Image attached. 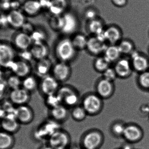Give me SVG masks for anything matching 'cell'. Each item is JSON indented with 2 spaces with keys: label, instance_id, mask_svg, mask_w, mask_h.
<instances>
[{
  "label": "cell",
  "instance_id": "obj_35",
  "mask_svg": "<svg viewBox=\"0 0 149 149\" xmlns=\"http://www.w3.org/2000/svg\"><path fill=\"white\" fill-rule=\"evenodd\" d=\"M45 103L49 109L62 104V101L57 93L45 96Z\"/></svg>",
  "mask_w": 149,
  "mask_h": 149
},
{
  "label": "cell",
  "instance_id": "obj_28",
  "mask_svg": "<svg viewBox=\"0 0 149 149\" xmlns=\"http://www.w3.org/2000/svg\"><path fill=\"white\" fill-rule=\"evenodd\" d=\"M14 143L15 139L13 134L0 130V149H10Z\"/></svg>",
  "mask_w": 149,
  "mask_h": 149
},
{
  "label": "cell",
  "instance_id": "obj_40",
  "mask_svg": "<svg viewBox=\"0 0 149 149\" xmlns=\"http://www.w3.org/2000/svg\"><path fill=\"white\" fill-rule=\"evenodd\" d=\"M102 74L103 78L112 82H113L118 78L114 68L111 66L104 71Z\"/></svg>",
  "mask_w": 149,
  "mask_h": 149
},
{
  "label": "cell",
  "instance_id": "obj_38",
  "mask_svg": "<svg viewBox=\"0 0 149 149\" xmlns=\"http://www.w3.org/2000/svg\"><path fill=\"white\" fill-rule=\"evenodd\" d=\"M138 82L142 88L149 89V71L140 73L138 78Z\"/></svg>",
  "mask_w": 149,
  "mask_h": 149
},
{
  "label": "cell",
  "instance_id": "obj_6",
  "mask_svg": "<svg viewBox=\"0 0 149 149\" xmlns=\"http://www.w3.org/2000/svg\"><path fill=\"white\" fill-rule=\"evenodd\" d=\"M16 53L14 47L7 42H0V66L7 69L15 60Z\"/></svg>",
  "mask_w": 149,
  "mask_h": 149
},
{
  "label": "cell",
  "instance_id": "obj_18",
  "mask_svg": "<svg viewBox=\"0 0 149 149\" xmlns=\"http://www.w3.org/2000/svg\"><path fill=\"white\" fill-rule=\"evenodd\" d=\"M118 78L125 79L132 73L133 68L131 63L127 59H120L115 62L113 66Z\"/></svg>",
  "mask_w": 149,
  "mask_h": 149
},
{
  "label": "cell",
  "instance_id": "obj_36",
  "mask_svg": "<svg viewBox=\"0 0 149 149\" xmlns=\"http://www.w3.org/2000/svg\"><path fill=\"white\" fill-rule=\"evenodd\" d=\"M126 125L121 122H116L112 124L111 131L112 134L116 137H121L123 136Z\"/></svg>",
  "mask_w": 149,
  "mask_h": 149
},
{
  "label": "cell",
  "instance_id": "obj_31",
  "mask_svg": "<svg viewBox=\"0 0 149 149\" xmlns=\"http://www.w3.org/2000/svg\"><path fill=\"white\" fill-rule=\"evenodd\" d=\"M74 48L77 50H81L86 49L88 38L81 33H78L74 35L71 39Z\"/></svg>",
  "mask_w": 149,
  "mask_h": 149
},
{
  "label": "cell",
  "instance_id": "obj_44",
  "mask_svg": "<svg viewBox=\"0 0 149 149\" xmlns=\"http://www.w3.org/2000/svg\"><path fill=\"white\" fill-rule=\"evenodd\" d=\"M35 29H35V27L32 23L27 21L23 25L21 29L22 30V32L26 33L28 35H31V34L35 30Z\"/></svg>",
  "mask_w": 149,
  "mask_h": 149
},
{
  "label": "cell",
  "instance_id": "obj_49",
  "mask_svg": "<svg viewBox=\"0 0 149 149\" xmlns=\"http://www.w3.org/2000/svg\"><path fill=\"white\" fill-rule=\"evenodd\" d=\"M6 26H9L7 14H1L0 15V27H5Z\"/></svg>",
  "mask_w": 149,
  "mask_h": 149
},
{
  "label": "cell",
  "instance_id": "obj_11",
  "mask_svg": "<svg viewBox=\"0 0 149 149\" xmlns=\"http://www.w3.org/2000/svg\"><path fill=\"white\" fill-rule=\"evenodd\" d=\"M10 101L15 106L27 105L31 99V93L22 87L11 90L9 95Z\"/></svg>",
  "mask_w": 149,
  "mask_h": 149
},
{
  "label": "cell",
  "instance_id": "obj_59",
  "mask_svg": "<svg viewBox=\"0 0 149 149\" xmlns=\"http://www.w3.org/2000/svg\"></svg>",
  "mask_w": 149,
  "mask_h": 149
},
{
  "label": "cell",
  "instance_id": "obj_24",
  "mask_svg": "<svg viewBox=\"0 0 149 149\" xmlns=\"http://www.w3.org/2000/svg\"><path fill=\"white\" fill-rule=\"evenodd\" d=\"M49 114L52 120L60 123L67 119L69 114L68 108L63 104H60L50 109Z\"/></svg>",
  "mask_w": 149,
  "mask_h": 149
},
{
  "label": "cell",
  "instance_id": "obj_57",
  "mask_svg": "<svg viewBox=\"0 0 149 149\" xmlns=\"http://www.w3.org/2000/svg\"><path fill=\"white\" fill-rule=\"evenodd\" d=\"M10 1V0H0V1Z\"/></svg>",
  "mask_w": 149,
  "mask_h": 149
},
{
  "label": "cell",
  "instance_id": "obj_7",
  "mask_svg": "<svg viewBox=\"0 0 149 149\" xmlns=\"http://www.w3.org/2000/svg\"><path fill=\"white\" fill-rule=\"evenodd\" d=\"M59 83L52 75L42 78L39 84L41 92L45 96L56 93L60 86Z\"/></svg>",
  "mask_w": 149,
  "mask_h": 149
},
{
  "label": "cell",
  "instance_id": "obj_1",
  "mask_svg": "<svg viewBox=\"0 0 149 149\" xmlns=\"http://www.w3.org/2000/svg\"><path fill=\"white\" fill-rule=\"evenodd\" d=\"M77 50L71 39L64 38L60 39L56 46L55 53L59 61L69 63L75 58Z\"/></svg>",
  "mask_w": 149,
  "mask_h": 149
},
{
  "label": "cell",
  "instance_id": "obj_55",
  "mask_svg": "<svg viewBox=\"0 0 149 149\" xmlns=\"http://www.w3.org/2000/svg\"><path fill=\"white\" fill-rule=\"evenodd\" d=\"M69 149H79V148H77V147H73L72 148H69Z\"/></svg>",
  "mask_w": 149,
  "mask_h": 149
},
{
  "label": "cell",
  "instance_id": "obj_34",
  "mask_svg": "<svg viewBox=\"0 0 149 149\" xmlns=\"http://www.w3.org/2000/svg\"><path fill=\"white\" fill-rule=\"evenodd\" d=\"M8 87L11 90H15L22 87V80L17 75L13 74L9 76L6 80Z\"/></svg>",
  "mask_w": 149,
  "mask_h": 149
},
{
  "label": "cell",
  "instance_id": "obj_37",
  "mask_svg": "<svg viewBox=\"0 0 149 149\" xmlns=\"http://www.w3.org/2000/svg\"><path fill=\"white\" fill-rule=\"evenodd\" d=\"M30 36L33 43H44L46 38V35L44 31L40 29H35Z\"/></svg>",
  "mask_w": 149,
  "mask_h": 149
},
{
  "label": "cell",
  "instance_id": "obj_39",
  "mask_svg": "<svg viewBox=\"0 0 149 149\" xmlns=\"http://www.w3.org/2000/svg\"><path fill=\"white\" fill-rule=\"evenodd\" d=\"M117 45L121 54H127L132 52L133 45L130 41L123 40Z\"/></svg>",
  "mask_w": 149,
  "mask_h": 149
},
{
  "label": "cell",
  "instance_id": "obj_42",
  "mask_svg": "<svg viewBox=\"0 0 149 149\" xmlns=\"http://www.w3.org/2000/svg\"><path fill=\"white\" fill-rule=\"evenodd\" d=\"M18 57L19 59L29 63H30L32 59H34L30 49L20 51L18 54Z\"/></svg>",
  "mask_w": 149,
  "mask_h": 149
},
{
  "label": "cell",
  "instance_id": "obj_51",
  "mask_svg": "<svg viewBox=\"0 0 149 149\" xmlns=\"http://www.w3.org/2000/svg\"><path fill=\"white\" fill-rule=\"evenodd\" d=\"M113 4L118 7H122L127 3V0H112Z\"/></svg>",
  "mask_w": 149,
  "mask_h": 149
},
{
  "label": "cell",
  "instance_id": "obj_50",
  "mask_svg": "<svg viewBox=\"0 0 149 149\" xmlns=\"http://www.w3.org/2000/svg\"><path fill=\"white\" fill-rule=\"evenodd\" d=\"M40 4L42 9H48L49 10L51 4L52 0H39Z\"/></svg>",
  "mask_w": 149,
  "mask_h": 149
},
{
  "label": "cell",
  "instance_id": "obj_47",
  "mask_svg": "<svg viewBox=\"0 0 149 149\" xmlns=\"http://www.w3.org/2000/svg\"><path fill=\"white\" fill-rule=\"evenodd\" d=\"M10 1H1L0 3V8L3 11H9L11 10L10 7Z\"/></svg>",
  "mask_w": 149,
  "mask_h": 149
},
{
  "label": "cell",
  "instance_id": "obj_14",
  "mask_svg": "<svg viewBox=\"0 0 149 149\" xmlns=\"http://www.w3.org/2000/svg\"><path fill=\"white\" fill-rule=\"evenodd\" d=\"M142 129L137 125L129 124L126 125L123 137L130 143L137 142L143 137Z\"/></svg>",
  "mask_w": 149,
  "mask_h": 149
},
{
  "label": "cell",
  "instance_id": "obj_27",
  "mask_svg": "<svg viewBox=\"0 0 149 149\" xmlns=\"http://www.w3.org/2000/svg\"><path fill=\"white\" fill-rule=\"evenodd\" d=\"M121 53L117 45H109L106 48L103 56L112 64L120 59Z\"/></svg>",
  "mask_w": 149,
  "mask_h": 149
},
{
  "label": "cell",
  "instance_id": "obj_41",
  "mask_svg": "<svg viewBox=\"0 0 149 149\" xmlns=\"http://www.w3.org/2000/svg\"><path fill=\"white\" fill-rule=\"evenodd\" d=\"M61 15L53 16L50 20V25L54 29L61 31L63 24V17Z\"/></svg>",
  "mask_w": 149,
  "mask_h": 149
},
{
  "label": "cell",
  "instance_id": "obj_13",
  "mask_svg": "<svg viewBox=\"0 0 149 149\" xmlns=\"http://www.w3.org/2000/svg\"><path fill=\"white\" fill-rule=\"evenodd\" d=\"M63 24L61 31L66 35L74 33L78 26L77 18L71 12H65L62 15Z\"/></svg>",
  "mask_w": 149,
  "mask_h": 149
},
{
  "label": "cell",
  "instance_id": "obj_21",
  "mask_svg": "<svg viewBox=\"0 0 149 149\" xmlns=\"http://www.w3.org/2000/svg\"><path fill=\"white\" fill-rule=\"evenodd\" d=\"M103 35L106 43L109 45H116L120 41L121 32L120 29L114 25L109 26L103 31Z\"/></svg>",
  "mask_w": 149,
  "mask_h": 149
},
{
  "label": "cell",
  "instance_id": "obj_8",
  "mask_svg": "<svg viewBox=\"0 0 149 149\" xmlns=\"http://www.w3.org/2000/svg\"><path fill=\"white\" fill-rule=\"evenodd\" d=\"M52 75L59 82L67 81L71 75V68L69 63L59 62L53 66Z\"/></svg>",
  "mask_w": 149,
  "mask_h": 149
},
{
  "label": "cell",
  "instance_id": "obj_19",
  "mask_svg": "<svg viewBox=\"0 0 149 149\" xmlns=\"http://www.w3.org/2000/svg\"><path fill=\"white\" fill-rule=\"evenodd\" d=\"M32 44L30 35L22 31L16 33L13 38V44L19 51L29 50Z\"/></svg>",
  "mask_w": 149,
  "mask_h": 149
},
{
  "label": "cell",
  "instance_id": "obj_10",
  "mask_svg": "<svg viewBox=\"0 0 149 149\" xmlns=\"http://www.w3.org/2000/svg\"><path fill=\"white\" fill-rule=\"evenodd\" d=\"M96 93L102 99L112 97L115 91L113 82L102 78L97 81L95 86Z\"/></svg>",
  "mask_w": 149,
  "mask_h": 149
},
{
  "label": "cell",
  "instance_id": "obj_54",
  "mask_svg": "<svg viewBox=\"0 0 149 149\" xmlns=\"http://www.w3.org/2000/svg\"><path fill=\"white\" fill-rule=\"evenodd\" d=\"M3 70H2L1 67L0 66V80H1L3 79Z\"/></svg>",
  "mask_w": 149,
  "mask_h": 149
},
{
  "label": "cell",
  "instance_id": "obj_56",
  "mask_svg": "<svg viewBox=\"0 0 149 149\" xmlns=\"http://www.w3.org/2000/svg\"><path fill=\"white\" fill-rule=\"evenodd\" d=\"M1 129V120H0V130Z\"/></svg>",
  "mask_w": 149,
  "mask_h": 149
},
{
  "label": "cell",
  "instance_id": "obj_17",
  "mask_svg": "<svg viewBox=\"0 0 149 149\" xmlns=\"http://www.w3.org/2000/svg\"><path fill=\"white\" fill-rule=\"evenodd\" d=\"M1 124L2 130L12 134L18 132L21 125L16 119L15 114L6 115L1 120Z\"/></svg>",
  "mask_w": 149,
  "mask_h": 149
},
{
  "label": "cell",
  "instance_id": "obj_29",
  "mask_svg": "<svg viewBox=\"0 0 149 149\" xmlns=\"http://www.w3.org/2000/svg\"><path fill=\"white\" fill-rule=\"evenodd\" d=\"M39 86L36 78L33 75H29L22 80V87L29 92L35 91Z\"/></svg>",
  "mask_w": 149,
  "mask_h": 149
},
{
  "label": "cell",
  "instance_id": "obj_5",
  "mask_svg": "<svg viewBox=\"0 0 149 149\" xmlns=\"http://www.w3.org/2000/svg\"><path fill=\"white\" fill-rule=\"evenodd\" d=\"M48 142L53 149H69L71 143L70 136L66 131L60 129L50 136Z\"/></svg>",
  "mask_w": 149,
  "mask_h": 149
},
{
  "label": "cell",
  "instance_id": "obj_30",
  "mask_svg": "<svg viewBox=\"0 0 149 149\" xmlns=\"http://www.w3.org/2000/svg\"><path fill=\"white\" fill-rule=\"evenodd\" d=\"M104 25L102 21L98 18L89 21L88 29L89 32L93 36H97L104 31Z\"/></svg>",
  "mask_w": 149,
  "mask_h": 149
},
{
  "label": "cell",
  "instance_id": "obj_46",
  "mask_svg": "<svg viewBox=\"0 0 149 149\" xmlns=\"http://www.w3.org/2000/svg\"><path fill=\"white\" fill-rule=\"evenodd\" d=\"M8 87L6 80L3 79L0 80V100L4 98Z\"/></svg>",
  "mask_w": 149,
  "mask_h": 149
},
{
  "label": "cell",
  "instance_id": "obj_16",
  "mask_svg": "<svg viewBox=\"0 0 149 149\" xmlns=\"http://www.w3.org/2000/svg\"><path fill=\"white\" fill-rule=\"evenodd\" d=\"M107 46V43L93 36L88 38L86 49L92 55L99 56L104 53Z\"/></svg>",
  "mask_w": 149,
  "mask_h": 149
},
{
  "label": "cell",
  "instance_id": "obj_58",
  "mask_svg": "<svg viewBox=\"0 0 149 149\" xmlns=\"http://www.w3.org/2000/svg\"><path fill=\"white\" fill-rule=\"evenodd\" d=\"M148 70L149 71V66H148Z\"/></svg>",
  "mask_w": 149,
  "mask_h": 149
},
{
  "label": "cell",
  "instance_id": "obj_23",
  "mask_svg": "<svg viewBox=\"0 0 149 149\" xmlns=\"http://www.w3.org/2000/svg\"><path fill=\"white\" fill-rule=\"evenodd\" d=\"M34 59L38 60L48 58L49 48L45 43H33L30 49Z\"/></svg>",
  "mask_w": 149,
  "mask_h": 149
},
{
  "label": "cell",
  "instance_id": "obj_12",
  "mask_svg": "<svg viewBox=\"0 0 149 149\" xmlns=\"http://www.w3.org/2000/svg\"><path fill=\"white\" fill-rule=\"evenodd\" d=\"M7 14L8 25L12 29H21L27 22L26 15L21 10H12Z\"/></svg>",
  "mask_w": 149,
  "mask_h": 149
},
{
  "label": "cell",
  "instance_id": "obj_48",
  "mask_svg": "<svg viewBox=\"0 0 149 149\" xmlns=\"http://www.w3.org/2000/svg\"><path fill=\"white\" fill-rule=\"evenodd\" d=\"M10 3L11 10H22V3H21L20 1L18 0H10Z\"/></svg>",
  "mask_w": 149,
  "mask_h": 149
},
{
  "label": "cell",
  "instance_id": "obj_52",
  "mask_svg": "<svg viewBox=\"0 0 149 149\" xmlns=\"http://www.w3.org/2000/svg\"><path fill=\"white\" fill-rule=\"evenodd\" d=\"M6 113L5 110L3 109L2 105H0V120H1L3 119L6 116Z\"/></svg>",
  "mask_w": 149,
  "mask_h": 149
},
{
  "label": "cell",
  "instance_id": "obj_53",
  "mask_svg": "<svg viewBox=\"0 0 149 149\" xmlns=\"http://www.w3.org/2000/svg\"><path fill=\"white\" fill-rule=\"evenodd\" d=\"M39 149H53L49 144H45V145H43Z\"/></svg>",
  "mask_w": 149,
  "mask_h": 149
},
{
  "label": "cell",
  "instance_id": "obj_25",
  "mask_svg": "<svg viewBox=\"0 0 149 149\" xmlns=\"http://www.w3.org/2000/svg\"><path fill=\"white\" fill-rule=\"evenodd\" d=\"M52 66L51 61L48 58L37 61L36 66V71L37 75L41 78L49 75L52 71Z\"/></svg>",
  "mask_w": 149,
  "mask_h": 149
},
{
  "label": "cell",
  "instance_id": "obj_22",
  "mask_svg": "<svg viewBox=\"0 0 149 149\" xmlns=\"http://www.w3.org/2000/svg\"><path fill=\"white\" fill-rule=\"evenodd\" d=\"M42 10L39 0H26L22 5V10L25 15L35 16Z\"/></svg>",
  "mask_w": 149,
  "mask_h": 149
},
{
  "label": "cell",
  "instance_id": "obj_45",
  "mask_svg": "<svg viewBox=\"0 0 149 149\" xmlns=\"http://www.w3.org/2000/svg\"><path fill=\"white\" fill-rule=\"evenodd\" d=\"M97 14L96 10L93 9H89L85 13V17L88 21H90L97 18Z\"/></svg>",
  "mask_w": 149,
  "mask_h": 149
},
{
  "label": "cell",
  "instance_id": "obj_26",
  "mask_svg": "<svg viewBox=\"0 0 149 149\" xmlns=\"http://www.w3.org/2000/svg\"><path fill=\"white\" fill-rule=\"evenodd\" d=\"M67 0H52L49 10L53 16L61 15L68 7Z\"/></svg>",
  "mask_w": 149,
  "mask_h": 149
},
{
  "label": "cell",
  "instance_id": "obj_15",
  "mask_svg": "<svg viewBox=\"0 0 149 149\" xmlns=\"http://www.w3.org/2000/svg\"><path fill=\"white\" fill-rule=\"evenodd\" d=\"M15 115L21 124H29L33 121L34 118L33 110L27 105L16 106Z\"/></svg>",
  "mask_w": 149,
  "mask_h": 149
},
{
  "label": "cell",
  "instance_id": "obj_32",
  "mask_svg": "<svg viewBox=\"0 0 149 149\" xmlns=\"http://www.w3.org/2000/svg\"><path fill=\"white\" fill-rule=\"evenodd\" d=\"M111 63L104 56H99L95 60L94 68L96 71L102 73L111 66Z\"/></svg>",
  "mask_w": 149,
  "mask_h": 149
},
{
  "label": "cell",
  "instance_id": "obj_20",
  "mask_svg": "<svg viewBox=\"0 0 149 149\" xmlns=\"http://www.w3.org/2000/svg\"><path fill=\"white\" fill-rule=\"evenodd\" d=\"M131 59L132 68L137 72L141 73L148 70L149 61L146 58L139 55L138 52H132Z\"/></svg>",
  "mask_w": 149,
  "mask_h": 149
},
{
  "label": "cell",
  "instance_id": "obj_33",
  "mask_svg": "<svg viewBox=\"0 0 149 149\" xmlns=\"http://www.w3.org/2000/svg\"><path fill=\"white\" fill-rule=\"evenodd\" d=\"M71 114L72 119L78 122L84 120L88 115L86 112L81 105H77L72 108Z\"/></svg>",
  "mask_w": 149,
  "mask_h": 149
},
{
  "label": "cell",
  "instance_id": "obj_9",
  "mask_svg": "<svg viewBox=\"0 0 149 149\" xmlns=\"http://www.w3.org/2000/svg\"><path fill=\"white\" fill-rule=\"evenodd\" d=\"M7 69L13 73V74L24 78L30 75L31 67L30 63L19 59L13 61Z\"/></svg>",
  "mask_w": 149,
  "mask_h": 149
},
{
  "label": "cell",
  "instance_id": "obj_43",
  "mask_svg": "<svg viewBox=\"0 0 149 149\" xmlns=\"http://www.w3.org/2000/svg\"><path fill=\"white\" fill-rule=\"evenodd\" d=\"M1 105L6 112V115L9 114H15L16 107H15V105H14L10 101H4Z\"/></svg>",
  "mask_w": 149,
  "mask_h": 149
},
{
  "label": "cell",
  "instance_id": "obj_2",
  "mask_svg": "<svg viewBox=\"0 0 149 149\" xmlns=\"http://www.w3.org/2000/svg\"><path fill=\"white\" fill-rule=\"evenodd\" d=\"M81 106L88 115H97L101 112L103 108L102 99L97 94H88L82 99Z\"/></svg>",
  "mask_w": 149,
  "mask_h": 149
},
{
  "label": "cell",
  "instance_id": "obj_3",
  "mask_svg": "<svg viewBox=\"0 0 149 149\" xmlns=\"http://www.w3.org/2000/svg\"><path fill=\"white\" fill-rule=\"evenodd\" d=\"M104 136L100 130L93 129L84 134L81 138L83 149H99L104 141Z\"/></svg>",
  "mask_w": 149,
  "mask_h": 149
},
{
  "label": "cell",
  "instance_id": "obj_4",
  "mask_svg": "<svg viewBox=\"0 0 149 149\" xmlns=\"http://www.w3.org/2000/svg\"><path fill=\"white\" fill-rule=\"evenodd\" d=\"M62 104L68 108L74 107L79 103V97L74 88L69 86H60L57 92Z\"/></svg>",
  "mask_w": 149,
  "mask_h": 149
}]
</instances>
